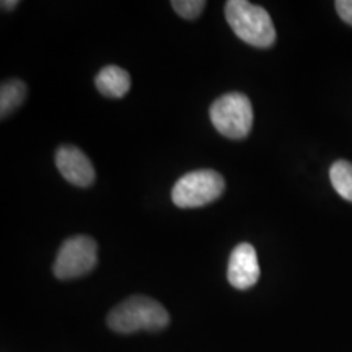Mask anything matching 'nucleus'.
I'll return each mask as SVG.
<instances>
[{
  "label": "nucleus",
  "instance_id": "nucleus-1",
  "mask_svg": "<svg viewBox=\"0 0 352 352\" xmlns=\"http://www.w3.org/2000/svg\"><path fill=\"white\" fill-rule=\"evenodd\" d=\"M107 321L108 327L120 334L160 331L168 327L170 315L165 307L153 298L134 296L114 307Z\"/></svg>",
  "mask_w": 352,
  "mask_h": 352
},
{
  "label": "nucleus",
  "instance_id": "nucleus-2",
  "mask_svg": "<svg viewBox=\"0 0 352 352\" xmlns=\"http://www.w3.org/2000/svg\"><path fill=\"white\" fill-rule=\"evenodd\" d=\"M226 19L233 33L250 46L267 50L276 43V28L270 13L246 0H228Z\"/></svg>",
  "mask_w": 352,
  "mask_h": 352
},
{
  "label": "nucleus",
  "instance_id": "nucleus-3",
  "mask_svg": "<svg viewBox=\"0 0 352 352\" xmlns=\"http://www.w3.org/2000/svg\"><path fill=\"white\" fill-rule=\"evenodd\" d=\"M210 121L223 138L241 140L248 138L253 127V104L250 98L239 91L222 95L210 104Z\"/></svg>",
  "mask_w": 352,
  "mask_h": 352
},
{
  "label": "nucleus",
  "instance_id": "nucleus-4",
  "mask_svg": "<svg viewBox=\"0 0 352 352\" xmlns=\"http://www.w3.org/2000/svg\"><path fill=\"white\" fill-rule=\"evenodd\" d=\"M226 191V179L215 170H196L183 175L171 189V199L182 209L208 206Z\"/></svg>",
  "mask_w": 352,
  "mask_h": 352
},
{
  "label": "nucleus",
  "instance_id": "nucleus-5",
  "mask_svg": "<svg viewBox=\"0 0 352 352\" xmlns=\"http://www.w3.org/2000/svg\"><path fill=\"white\" fill-rule=\"evenodd\" d=\"M98 263V245L88 235H77L65 240L57 252L52 272L57 279H77L95 270Z\"/></svg>",
  "mask_w": 352,
  "mask_h": 352
},
{
  "label": "nucleus",
  "instance_id": "nucleus-6",
  "mask_svg": "<svg viewBox=\"0 0 352 352\" xmlns=\"http://www.w3.org/2000/svg\"><path fill=\"white\" fill-rule=\"evenodd\" d=\"M56 166L59 173L74 186L88 188L95 182L96 173L90 158L74 145H63L57 148Z\"/></svg>",
  "mask_w": 352,
  "mask_h": 352
},
{
  "label": "nucleus",
  "instance_id": "nucleus-7",
  "mask_svg": "<svg viewBox=\"0 0 352 352\" xmlns=\"http://www.w3.org/2000/svg\"><path fill=\"white\" fill-rule=\"evenodd\" d=\"M259 263L254 246L240 243L233 248L228 259L227 279L232 287L239 290L252 289L259 279Z\"/></svg>",
  "mask_w": 352,
  "mask_h": 352
},
{
  "label": "nucleus",
  "instance_id": "nucleus-8",
  "mask_svg": "<svg viewBox=\"0 0 352 352\" xmlns=\"http://www.w3.org/2000/svg\"><path fill=\"white\" fill-rule=\"evenodd\" d=\"M95 85L107 98H122L131 88V76L118 65H107L95 77Z\"/></svg>",
  "mask_w": 352,
  "mask_h": 352
},
{
  "label": "nucleus",
  "instance_id": "nucleus-9",
  "mask_svg": "<svg viewBox=\"0 0 352 352\" xmlns=\"http://www.w3.org/2000/svg\"><path fill=\"white\" fill-rule=\"evenodd\" d=\"M26 98V85L19 78L6 80L0 87V116L7 118L23 103Z\"/></svg>",
  "mask_w": 352,
  "mask_h": 352
},
{
  "label": "nucleus",
  "instance_id": "nucleus-10",
  "mask_svg": "<svg viewBox=\"0 0 352 352\" xmlns=\"http://www.w3.org/2000/svg\"><path fill=\"white\" fill-rule=\"evenodd\" d=\"M333 188L342 199L352 202V164L347 160L334 162L329 168Z\"/></svg>",
  "mask_w": 352,
  "mask_h": 352
},
{
  "label": "nucleus",
  "instance_id": "nucleus-11",
  "mask_svg": "<svg viewBox=\"0 0 352 352\" xmlns=\"http://www.w3.org/2000/svg\"><path fill=\"white\" fill-rule=\"evenodd\" d=\"M173 10L184 20H196L204 12V0H173Z\"/></svg>",
  "mask_w": 352,
  "mask_h": 352
},
{
  "label": "nucleus",
  "instance_id": "nucleus-12",
  "mask_svg": "<svg viewBox=\"0 0 352 352\" xmlns=\"http://www.w3.org/2000/svg\"><path fill=\"white\" fill-rule=\"evenodd\" d=\"M334 7H336V12L341 16V20L352 26V0H338Z\"/></svg>",
  "mask_w": 352,
  "mask_h": 352
},
{
  "label": "nucleus",
  "instance_id": "nucleus-13",
  "mask_svg": "<svg viewBox=\"0 0 352 352\" xmlns=\"http://www.w3.org/2000/svg\"><path fill=\"white\" fill-rule=\"evenodd\" d=\"M16 6H19V0H3L2 2L3 10H13Z\"/></svg>",
  "mask_w": 352,
  "mask_h": 352
}]
</instances>
